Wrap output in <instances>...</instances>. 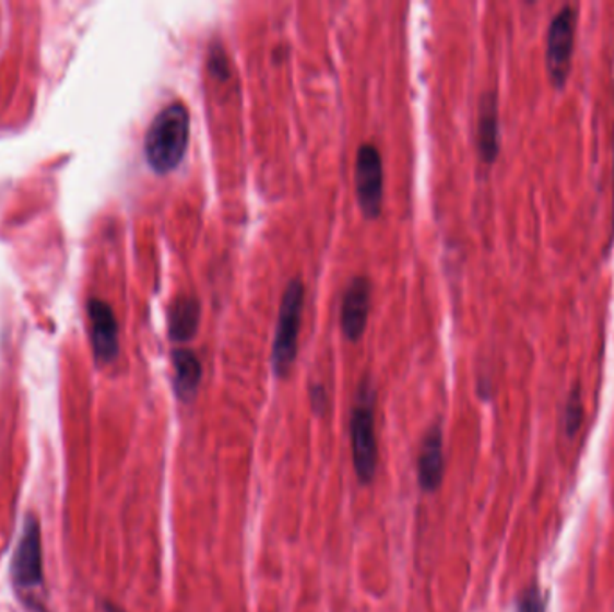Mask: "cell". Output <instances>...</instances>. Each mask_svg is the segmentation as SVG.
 Returning <instances> with one entry per match:
<instances>
[{"mask_svg":"<svg viewBox=\"0 0 614 612\" xmlns=\"http://www.w3.org/2000/svg\"><path fill=\"white\" fill-rule=\"evenodd\" d=\"M516 612H544L543 595L538 586H530L519 595Z\"/></svg>","mask_w":614,"mask_h":612,"instance_id":"cell-15","label":"cell"},{"mask_svg":"<svg viewBox=\"0 0 614 612\" xmlns=\"http://www.w3.org/2000/svg\"><path fill=\"white\" fill-rule=\"evenodd\" d=\"M103 608H105V612H122L121 609L116 608V605H111V603L108 602L103 603Z\"/></svg>","mask_w":614,"mask_h":612,"instance_id":"cell-17","label":"cell"},{"mask_svg":"<svg viewBox=\"0 0 614 612\" xmlns=\"http://www.w3.org/2000/svg\"><path fill=\"white\" fill-rule=\"evenodd\" d=\"M189 128L191 117L180 101H173L156 114L144 139V153L153 172L166 175L180 164L189 146Z\"/></svg>","mask_w":614,"mask_h":612,"instance_id":"cell-1","label":"cell"},{"mask_svg":"<svg viewBox=\"0 0 614 612\" xmlns=\"http://www.w3.org/2000/svg\"><path fill=\"white\" fill-rule=\"evenodd\" d=\"M206 66H209L211 74L217 80L225 81L231 78V61H228L227 52L220 44H212L209 58H206Z\"/></svg>","mask_w":614,"mask_h":612,"instance_id":"cell-14","label":"cell"},{"mask_svg":"<svg viewBox=\"0 0 614 612\" xmlns=\"http://www.w3.org/2000/svg\"><path fill=\"white\" fill-rule=\"evenodd\" d=\"M304 296H306V287L300 279L287 282L279 307L278 329L272 346L273 372L279 377H286L297 360Z\"/></svg>","mask_w":614,"mask_h":612,"instance_id":"cell-2","label":"cell"},{"mask_svg":"<svg viewBox=\"0 0 614 612\" xmlns=\"http://www.w3.org/2000/svg\"><path fill=\"white\" fill-rule=\"evenodd\" d=\"M202 304L194 295H180L167 309V331L175 343L191 342L197 337Z\"/></svg>","mask_w":614,"mask_h":612,"instance_id":"cell-9","label":"cell"},{"mask_svg":"<svg viewBox=\"0 0 614 612\" xmlns=\"http://www.w3.org/2000/svg\"><path fill=\"white\" fill-rule=\"evenodd\" d=\"M582 419H585V407L579 388H575L574 392L569 393L568 404L564 410V429L568 433V437H574L575 433L579 432Z\"/></svg>","mask_w":614,"mask_h":612,"instance_id":"cell-13","label":"cell"},{"mask_svg":"<svg viewBox=\"0 0 614 612\" xmlns=\"http://www.w3.org/2000/svg\"><path fill=\"white\" fill-rule=\"evenodd\" d=\"M354 469L362 483H370L378 471V442L374 427L373 392L368 382L359 388L358 402L351 416Z\"/></svg>","mask_w":614,"mask_h":612,"instance_id":"cell-3","label":"cell"},{"mask_svg":"<svg viewBox=\"0 0 614 612\" xmlns=\"http://www.w3.org/2000/svg\"><path fill=\"white\" fill-rule=\"evenodd\" d=\"M368 311H370V282L367 276H354L343 293L342 311H340L343 334L349 340L356 342L363 337V332L367 329Z\"/></svg>","mask_w":614,"mask_h":612,"instance_id":"cell-7","label":"cell"},{"mask_svg":"<svg viewBox=\"0 0 614 612\" xmlns=\"http://www.w3.org/2000/svg\"><path fill=\"white\" fill-rule=\"evenodd\" d=\"M575 27H577V10L574 5H564L554 16L546 35V67L555 85H563L571 67L574 52Z\"/></svg>","mask_w":614,"mask_h":612,"instance_id":"cell-4","label":"cell"},{"mask_svg":"<svg viewBox=\"0 0 614 612\" xmlns=\"http://www.w3.org/2000/svg\"><path fill=\"white\" fill-rule=\"evenodd\" d=\"M444 474L442 432L434 426L424 435L418 457V483L424 491L434 492L440 487Z\"/></svg>","mask_w":614,"mask_h":612,"instance_id":"cell-10","label":"cell"},{"mask_svg":"<svg viewBox=\"0 0 614 612\" xmlns=\"http://www.w3.org/2000/svg\"><path fill=\"white\" fill-rule=\"evenodd\" d=\"M173 367H175V390L181 401L189 402L197 396L202 381V363L191 349L173 351Z\"/></svg>","mask_w":614,"mask_h":612,"instance_id":"cell-12","label":"cell"},{"mask_svg":"<svg viewBox=\"0 0 614 612\" xmlns=\"http://www.w3.org/2000/svg\"><path fill=\"white\" fill-rule=\"evenodd\" d=\"M479 151L482 161H496L499 151L498 103L493 92H487L480 101Z\"/></svg>","mask_w":614,"mask_h":612,"instance_id":"cell-11","label":"cell"},{"mask_svg":"<svg viewBox=\"0 0 614 612\" xmlns=\"http://www.w3.org/2000/svg\"><path fill=\"white\" fill-rule=\"evenodd\" d=\"M356 195L363 214L378 217L383 207V158L370 142L362 144L356 155Z\"/></svg>","mask_w":614,"mask_h":612,"instance_id":"cell-5","label":"cell"},{"mask_svg":"<svg viewBox=\"0 0 614 612\" xmlns=\"http://www.w3.org/2000/svg\"><path fill=\"white\" fill-rule=\"evenodd\" d=\"M311 402L317 413H323L328 410V393H326V388H323L322 385H315V387L311 388Z\"/></svg>","mask_w":614,"mask_h":612,"instance_id":"cell-16","label":"cell"},{"mask_svg":"<svg viewBox=\"0 0 614 612\" xmlns=\"http://www.w3.org/2000/svg\"><path fill=\"white\" fill-rule=\"evenodd\" d=\"M13 580L22 589L40 588L44 584V558H42L40 527L29 516L24 525L21 542L13 557Z\"/></svg>","mask_w":614,"mask_h":612,"instance_id":"cell-6","label":"cell"},{"mask_svg":"<svg viewBox=\"0 0 614 612\" xmlns=\"http://www.w3.org/2000/svg\"><path fill=\"white\" fill-rule=\"evenodd\" d=\"M91 317L92 346L99 363H110L119 354V327L111 307L103 301H91L88 304Z\"/></svg>","mask_w":614,"mask_h":612,"instance_id":"cell-8","label":"cell"}]
</instances>
